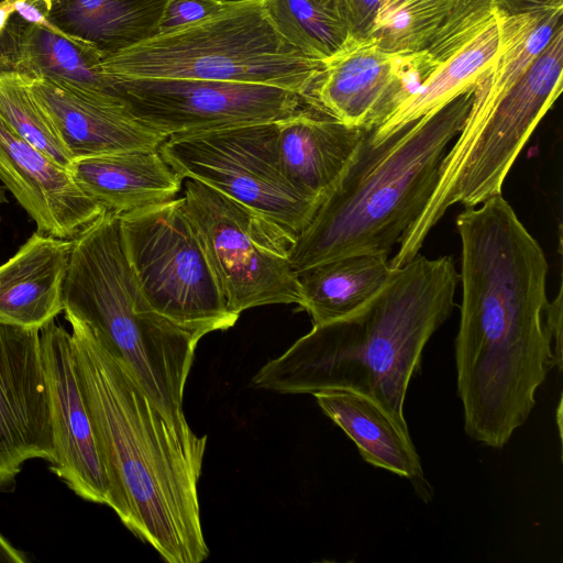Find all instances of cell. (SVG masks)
Instances as JSON below:
<instances>
[{"instance_id":"obj_21","label":"cell","mask_w":563,"mask_h":563,"mask_svg":"<svg viewBox=\"0 0 563 563\" xmlns=\"http://www.w3.org/2000/svg\"><path fill=\"white\" fill-rule=\"evenodd\" d=\"M0 43V71L15 70L117 96L111 78L101 67L106 54L85 40L9 21Z\"/></svg>"},{"instance_id":"obj_12","label":"cell","mask_w":563,"mask_h":563,"mask_svg":"<svg viewBox=\"0 0 563 563\" xmlns=\"http://www.w3.org/2000/svg\"><path fill=\"white\" fill-rule=\"evenodd\" d=\"M499 47V21L493 0H463L440 24L424 48L435 67L421 86L376 128L382 141L419 118L431 115L475 88Z\"/></svg>"},{"instance_id":"obj_22","label":"cell","mask_w":563,"mask_h":563,"mask_svg":"<svg viewBox=\"0 0 563 563\" xmlns=\"http://www.w3.org/2000/svg\"><path fill=\"white\" fill-rule=\"evenodd\" d=\"M386 253H363L329 260L297 272L301 302L312 325L342 318L368 301L393 268Z\"/></svg>"},{"instance_id":"obj_15","label":"cell","mask_w":563,"mask_h":563,"mask_svg":"<svg viewBox=\"0 0 563 563\" xmlns=\"http://www.w3.org/2000/svg\"><path fill=\"white\" fill-rule=\"evenodd\" d=\"M25 77L73 161L158 148L167 139L136 120L117 96L65 81Z\"/></svg>"},{"instance_id":"obj_7","label":"cell","mask_w":563,"mask_h":563,"mask_svg":"<svg viewBox=\"0 0 563 563\" xmlns=\"http://www.w3.org/2000/svg\"><path fill=\"white\" fill-rule=\"evenodd\" d=\"M119 218L130 267L157 313L201 338L235 324L183 197Z\"/></svg>"},{"instance_id":"obj_1","label":"cell","mask_w":563,"mask_h":563,"mask_svg":"<svg viewBox=\"0 0 563 563\" xmlns=\"http://www.w3.org/2000/svg\"><path fill=\"white\" fill-rule=\"evenodd\" d=\"M462 302L455 339L464 430L501 449L529 418L549 371L562 369L545 322V254L503 195L456 219Z\"/></svg>"},{"instance_id":"obj_28","label":"cell","mask_w":563,"mask_h":563,"mask_svg":"<svg viewBox=\"0 0 563 563\" xmlns=\"http://www.w3.org/2000/svg\"><path fill=\"white\" fill-rule=\"evenodd\" d=\"M335 1L349 36H369L379 10L380 0Z\"/></svg>"},{"instance_id":"obj_26","label":"cell","mask_w":563,"mask_h":563,"mask_svg":"<svg viewBox=\"0 0 563 563\" xmlns=\"http://www.w3.org/2000/svg\"><path fill=\"white\" fill-rule=\"evenodd\" d=\"M462 1L395 0L377 14L369 36L386 49H422Z\"/></svg>"},{"instance_id":"obj_4","label":"cell","mask_w":563,"mask_h":563,"mask_svg":"<svg viewBox=\"0 0 563 563\" xmlns=\"http://www.w3.org/2000/svg\"><path fill=\"white\" fill-rule=\"evenodd\" d=\"M473 91L382 141L373 142L367 131L338 183L295 239L290 263L296 273L347 255H389L429 200Z\"/></svg>"},{"instance_id":"obj_19","label":"cell","mask_w":563,"mask_h":563,"mask_svg":"<svg viewBox=\"0 0 563 563\" xmlns=\"http://www.w3.org/2000/svg\"><path fill=\"white\" fill-rule=\"evenodd\" d=\"M313 396L324 415L353 440L367 463L407 478L423 500L432 498L408 428L372 398L356 391L325 389Z\"/></svg>"},{"instance_id":"obj_17","label":"cell","mask_w":563,"mask_h":563,"mask_svg":"<svg viewBox=\"0 0 563 563\" xmlns=\"http://www.w3.org/2000/svg\"><path fill=\"white\" fill-rule=\"evenodd\" d=\"M367 131L306 106L277 122L279 167L300 194L319 206L351 163Z\"/></svg>"},{"instance_id":"obj_5","label":"cell","mask_w":563,"mask_h":563,"mask_svg":"<svg viewBox=\"0 0 563 563\" xmlns=\"http://www.w3.org/2000/svg\"><path fill=\"white\" fill-rule=\"evenodd\" d=\"M63 303L65 316L86 323L128 364L168 419L187 422L184 391L201 336L150 306L125 256L118 213L104 210L73 239Z\"/></svg>"},{"instance_id":"obj_30","label":"cell","mask_w":563,"mask_h":563,"mask_svg":"<svg viewBox=\"0 0 563 563\" xmlns=\"http://www.w3.org/2000/svg\"><path fill=\"white\" fill-rule=\"evenodd\" d=\"M26 561L25 554L13 547L0 532V563H24Z\"/></svg>"},{"instance_id":"obj_23","label":"cell","mask_w":563,"mask_h":563,"mask_svg":"<svg viewBox=\"0 0 563 563\" xmlns=\"http://www.w3.org/2000/svg\"><path fill=\"white\" fill-rule=\"evenodd\" d=\"M168 0H52L49 21L106 56L157 32Z\"/></svg>"},{"instance_id":"obj_9","label":"cell","mask_w":563,"mask_h":563,"mask_svg":"<svg viewBox=\"0 0 563 563\" xmlns=\"http://www.w3.org/2000/svg\"><path fill=\"white\" fill-rule=\"evenodd\" d=\"M277 122L172 135L158 147L183 180H198L258 212L296 239L318 203L284 176L276 147Z\"/></svg>"},{"instance_id":"obj_16","label":"cell","mask_w":563,"mask_h":563,"mask_svg":"<svg viewBox=\"0 0 563 563\" xmlns=\"http://www.w3.org/2000/svg\"><path fill=\"white\" fill-rule=\"evenodd\" d=\"M0 180L42 234L71 240L104 211L67 168L23 140L1 114Z\"/></svg>"},{"instance_id":"obj_3","label":"cell","mask_w":563,"mask_h":563,"mask_svg":"<svg viewBox=\"0 0 563 563\" xmlns=\"http://www.w3.org/2000/svg\"><path fill=\"white\" fill-rule=\"evenodd\" d=\"M460 283L452 256L417 254L393 268L363 306L313 325L264 364L253 386L278 394L347 389L372 398L408 428L404 404L423 349L450 318Z\"/></svg>"},{"instance_id":"obj_2","label":"cell","mask_w":563,"mask_h":563,"mask_svg":"<svg viewBox=\"0 0 563 563\" xmlns=\"http://www.w3.org/2000/svg\"><path fill=\"white\" fill-rule=\"evenodd\" d=\"M65 318L107 474L108 506L165 561L202 562L209 549L198 482L207 435L168 419L122 358L86 323Z\"/></svg>"},{"instance_id":"obj_27","label":"cell","mask_w":563,"mask_h":563,"mask_svg":"<svg viewBox=\"0 0 563 563\" xmlns=\"http://www.w3.org/2000/svg\"><path fill=\"white\" fill-rule=\"evenodd\" d=\"M228 2L229 0H168L162 12L156 34L200 21L223 9Z\"/></svg>"},{"instance_id":"obj_6","label":"cell","mask_w":563,"mask_h":563,"mask_svg":"<svg viewBox=\"0 0 563 563\" xmlns=\"http://www.w3.org/2000/svg\"><path fill=\"white\" fill-rule=\"evenodd\" d=\"M110 78L206 79L279 87L303 96L323 68L274 27L264 0L220 11L106 56Z\"/></svg>"},{"instance_id":"obj_32","label":"cell","mask_w":563,"mask_h":563,"mask_svg":"<svg viewBox=\"0 0 563 563\" xmlns=\"http://www.w3.org/2000/svg\"><path fill=\"white\" fill-rule=\"evenodd\" d=\"M5 202H8V199L5 197L4 189L0 186V207Z\"/></svg>"},{"instance_id":"obj_25","label":"cell","mask_w":563,"mask_h":563,"mask_svg":"<svg viewBox=\"0 0 563 563\" xmlns=\"http://www.w3.org/2000/svg\"><path fill=\"white\" fill-rule=\"evenodd\" d=\"M0 114L23 140L68 169L73 158L32 93L25 75L0 71Z\"/></svg>"},{"instance_id":"obj_8","label":"cell","mask_w":563,"mask_h":563,"mask_svg":"<svg viewBox=\"0 0 563 563\" xmlns=\"http://www.w3.org/2000/svg\"><path fill=\"white\" fill-rule=\"evenodd\" d=\"M181 189L185 210L233 314L267 305H300L290 234L198 180L183 179Z\"/></svg>"},{"instance_id":"obj_18","label":"cell","mask_w":563,"mask_h":563,"mask_svg":"<svg viewBox=\"0 0 563 563\" xmlns=\"http://www.w3.org/2000/svg\"><path fill=\"white\" fill-rule=\"evenodd\" d=\"M73 239L34 232L0 265V323L43 329L64 310Z\"/></svg>"},{"instance_id":"obj_33","label":"cell","mask_w":563,"mask_h":563,"mask_svg":"<svg viewBox=\"0 0 563 563\" xmlns=\"http://www.w3.org/2000/svg\"><path fill=\"white\" fill-rule=\"evenodd\" d=\"M2 1H5V0H0V2H2Z\"/></svg>"},{"instance_id":"obj_24","label":"cell","mask_w":563,"mask_h":563,"mask_svg":"<svg viewBox=\"0 0 563 563\" xmlns=\"http://www.w3.org/2000/svg\"><path fill=\"white\" fill-rule=\"evenodd\" d=\"M276 31L303 55L327 60L349 37L335 0H264Z\"/></svg>"},{"instance_id":"obj_10","label":"cell","mask_w":563,"mask_h":563,"mask_svg":"<svg viewBox=\"0 0 563 563\" xmlns=\"http://www.w3.org/2000/svg\"><path fill=\"white\" fill-rule=\"evenodd\" d=\"M111 80L129 112L166 137L278 122L307 106L291 90L258 84L166 78Z\"/></svg>"},{"instance_id":"obj_14","label":"cell","mask_w":563,"mask_h":563,"mask_svg":"<svg viewBox=\"0 0 563 563\" xmlns=\"http://www.w3.org/2000/svg\"><path fill=\"white\" fill-rule=\"evenodd\" d=\"M54 440L51 470L80 498L108 505L107 474L82 389L71 333L54 321L40 331Z\"/></svg>"},{"instance_id":"obj_13","label":"cell","mask_w":563,"mask_h":563,"mask_svg":"<svg viewBox=\"0 0 563 563\" xmlns=\"http://www.w3.org/2000/svg\"><path fill=\"white\" fill-rule=\"evenodd\" d=\"M34 459L54 461L40 330L0 323V488L14 485Z\"/></svg>"},{"instance_id":"obj_34","label":"cell","mask_w":563,"mask_h":563,"mask_svg":"<svg viewBox=\"0 0 563 563\" xmlns=\"http://www.w3.org/2000/svg\"><path fill=\"white\" fill-rule=\"evenodd\" d=\"M51 2H52V0H51Z\"/></svg>"},{"instance_id":"obj_31","label":"cell","mask_w":563,"mask_h":563,"mask_svg":"<svg viewBox=\"0 0 563 563\" xmlns=\"http://www.w3.org/2000/svg\"><path fill=\"white\" fill-rule=\"evenodd\" d=\"M13 2L14 0H5L0 2V36L5 30V26L9 23L12 14L14 13Z\"/></svg>"},{"instance_id":"obj_20","label":"cell","mask_w":563,"mask_h":563,"mask_svg":"<svg viewBox=\"0 0 563 563\" xmlns=\"http://www.w3.org/2000/svg\"><path fill=\"white\" fill-rule=\"evenodd\" d=\"M68 170L87 196L118 214L174 199L183 187L158 148L77 158Z\"/></svg>"},{"instance_id":"obj_29","label":"cell","mask_w":563,"mask_h":563,"mask_svg":"<svg viewBox=\"0 0 563 563\" xmlns=\"http://www.w3.org/2000/svg\"><path fill=\"white\" fill-rule=\"evenodd\" d=\"M498 13L515 15L542 10L563 9V0H493Z\"/></svg>"},{"instance_id":"obj_11","label":"cell","mask_w":563,"mask_h":563,"mask_svg":"<svg viewBox=\"0 0 563 563\" xmlns=\"http://www.w3.org/2000/svg\"><path fill=\"white\" fill-rule=\"evenodd\" d=\"M426 48L386 49L373 36H349L323 62L305 103L345 125L372 130L433 71Z\"/></svg>"}]
</instances>
